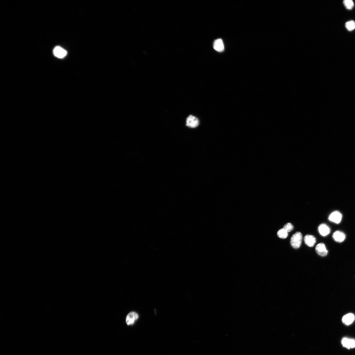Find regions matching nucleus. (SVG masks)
Here are the masks:
<instances>
[{"instance_id": "9", "label": "nucleus", "mask_w": 355, "mask_h": 355, "mask_svg": "<svg viewBox=\"0 0 355 355\" xmlns=\"http://www.w3.org/2000/svg\"><path fill=\"white\" fill-rule=\"evenodd\" d=\"M343 347L348 349L353 348L355 347V341L353 339L343 338L342 341Z\"/></svg>"}, {"instance_id": "14", "label": "nucleus", "mask_w": 355, "mask_h": 355, "mask_svg": "<svg viewBox=\"0 0 355 355\" xmlns=\"http://www.w3.org/2000/svg\"><path fill=\"white\" fill-rule=\"evenodd\" d=\"M277 235L278 237L282 239H285L287 238L288 235V232L284 229L281 228L278 232Z\"/></svg>"}, {"instance_id": "16", "label": "nucleus", "mask_w": 355, "mask_h": 355, "mask_svg": "<svg viewBox=\"0 0 355 355\" xmlns=\"http://www.w3.org/2000/svg\"><path fill=\"white\" fill-rule=\"evenodd\" d=\"M283 228L288 232H290L293 230L294 226L291 224L288 223L284 225Z\"/></svg>"}, {"instance_id": "4", "label": "nucleus", "mask_w": 355, "mask_h": 355, "mask_svg": "<svg viewBox=\"0 0 355 355\" xmlns=\"http://www.w3.org/2000/svg\"><path fill=\"white\" fill-rule=\"evenodd\" d=\"M342 217V215L341 212L338 211H335L331 213L329 219L331 222L339 224L341 222Z\"/></svg>"}, {"instance_id": "7", "label": "nucleus", "mask_w": 355, "mask_h": 355, "mask_svg": "<svg viewBox=\"0 0 355 355\" xmlns=\"http://www.w3.org/2000/svg\"><path fill=\"white\" fill-rule=\"evenodd\" d=\"M213 47L215 50L219 52H222L224 50V46L222 39H219L214 42Z\"/></svg>"}, {"instance_id": "11", "label": "nucleus", "mask_w": 355, "mask_h": 355, "mask_svg": "<svg viewBox=\"0 0 355 355\" xmlns=\"http://www.w3.org/2000/svg\"><path fill=\"white\" fill-rule=\"evenodd\" d=\"M305 243L309 247L314 246L316 242V239L314 236L307 235L304 239Z\"/></svg>"}, {"instance_id": "3", "label": "nucleus", "mask_w": 355, "mask_h": 355, "mask_svg": "<svg viewBox=\"0 0 355 355\" xmlns=\"http://www.w3.org/2000/svg\"><path fill=\"white\" fill-rule=\"evenodd\" d=\"M199 123L198 118L193 116L190 115L186 118V125L191 128H195L198 127Z\"/></svg>"}, {"instance_id": "2", "label": "nucleus", "mask_w": 355, "mask_h": 355, "mask_svg": "<svg viewBox=\"0 0 355 355\" xmlns=\"http://www.w3.org/2000/svg\"><path fill=\"white\" fill-rule=\"evenodd\" d=\"M139 315L134 311L129 312L126 318V322L128 326H132L135 324L139 318Z\"/></svg>"}, {"instance_id": "10", "label": "nucleus", "mask_w": 355, "mask_h": 355, "mask_svg": "<svg viewBox=\"0 0 355 355\" xmlns=\"http://www.w3.org/2000/svg\"><path fill=\"white\" fill-rule=\"evenodd\" d=\"M318 231L320 235L323 236L327 235L330 232L329 227L324 224H322L320 225L318 227Z\"/></svg>"}, {"instance_id": "8", "label": "nucleus", "mask_w": 355, "mask_h": 355, "mask_svg": "<svg viewBox=\"0 0 355 355\" xmlns=\"http://www.w3.org/2000/svg\"><path fill=\"white\" fill-rule=\"evenodd\" d=\"M333 237L336 242H342L345 240L346 235L344 233L342 232L337 231L334 233Z\"/></svg>"}, {"instance_id": "12", "label": "nucleus", "mask_w": 355, "mask_h": 355, "mask_svg": "<svg viewBox=\"0 0 355 355\" xmlns=\"http://www.w3.org/2000/svg\"><path fill=\"white\" fill-rule=\"evenodd\" d=\"M355 320L354 315L352 314H349L343 316L342 321L346 325L352 324Z\"/></svg>"}, {"instance_id": "6", "label": "nucleus", "mask_w": 355, "mask_h": 355, "mask_svg": "<svg viewBox=\"0 0 355 355\" xmlns=\"http://www.w3.org/2000/svg\"><path fill=\"white\" fill-rule=\"evenodd\" d=\"M53 53L57 58H63L66 56L67 52L61 47L57 46L53 50Z\"/></svg>"}, {"instance_id": "5", "label": "nucleus", "mask_w": 355, "mask_h": 355, "mask_svg": "<svg viewBox=\"0 0 355 355\" xmlns=\"http://www.w3.org/2000/svg\"><path fill=\"white\" fill-rule=\"evenodd\" d=\"M315 250L317 253L320 256H326L328 254V251L325 245L323 243H320L318 244L316 246Z\"/></svg>"}, {"instance_id": "13", "label": "nucleus", "mask_w": 355, "mask_h": 355, "mask_svg": "<svg viewBox=\"0 0 355 355\" xmlns=\"http://www.w3.org/2000/svg\"><path fill=\"white\" fill-rule=\"evenodd\" d=\"M345 27L349 31H353L355 29V22L353 21L347 22L345 24Z\"/></svg>"}, {"instance_id": "15", "label": "nucleus", "mask_w": 355, "mask_h": 355, "mask_svg": "<svg viewBox=\"0 0 355 355\" xmlns=\"http://www.w3.org/2000/svg\"><path fill=\"white\" fill-rule=\"evenodd\" d=\"M343 4L348 10H352L354 6V3L352 0H345L343 1Z\"/></svg>"}, {"instance_id": "1", "label": "nucleus", "mask_w": 355, "mask_h": 355, "mask_svg": "<svg viewBox=\"0 0 355 355\" xmlns=\"http://www.w3.org/2000/svg\"><path fill=\"white\" fill-rule=\"evenodd\" d=\"M303 237L302 234L299 232H297L292 236L291 240L292 246L295 249L300 247L302 242Z\"/></svg>"}]
</instances>
